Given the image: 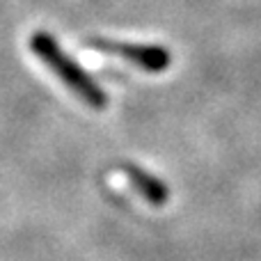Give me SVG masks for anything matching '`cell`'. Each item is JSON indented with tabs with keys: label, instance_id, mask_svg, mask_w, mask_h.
I'll list each match as a JSON object with an SVG mask.
<instances>
[{
	"label": "cell",
	"instance_id": "2",
	"mask_svg": "<svg viewBox=\"0 0 261 261\" xmlns=\"http://www.w3.org/2000/svg\"><path fill=\"white\" fill-rule=\"evenodd\" d=\"M96 50L128 60L130 64L144 69V71H165L170 67L172 58L161 46H142V44H122V41H108V39H92L90 41Z\"/></svg>",
	"mask_w": 261,
	"mask_h": 261
},
{
	"label": "cell",
	"instance_id": "1",
	"mask_svg": "<svg viewBox=\"0 0 261 261\" xmlns=\"http://www.w3.org/2000/svg\"><path fill=\"white\" fill-rule=\"evenodd\" d=\"M30 48L41 62L48 64V67L53 69L55 76H58L78 99L90 103L92 108H103V106L108 103L106 92L87 76L85 69L78 67L67 53L60 50V46L55 44V39L48 35V32H35L30 39Z\"/></svg>",
	"mask_w": 261,
	"mask_h": 261
},
{
	"label": "cell",
	"instance_id": "3",
	"mask_svg": "<svg viewBox=\"0 0 261 261\" xmlns=\"http://www.w3.org/2000/svg\"><path fill=\"white\" fill-rule=\"evenodd\" d=\"M122 172L126 174L128 184L133 186V188L138 190L149 204H153V206H163V204L167 202L170 190L165 188V184H163L161 179L147 174L144 170H140V167H135V165H124Z\"/></svg>",
	"mask_w": 261,
	"mask_h": 261
}]
</instances>
